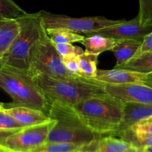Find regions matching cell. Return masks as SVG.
<instances>
[{
  "mask_svg": "<svg viewBox=\"0 0 152 152\" xmlns=\"http://www.w3.org/2000/svg\"><path fill=\"white\" fill-rule=\"evenodd\" d=\"M0 88L13 99L12 102L3 103L4 109L25 106L40 110L49 116L51 104L34 76L27 70L3 65L0 68Z\"/></svg>",
  "mask_w": 152,
  "mask_h": 152,
  "instance_id": "1",
  "label": "cell"
},
{
  "mask_svg": "<svg viewBox=\"0 0 152 152\" xmlns=\"http://www.w3.org/2000/svg\"><path fill=\"white\" fill-rule=\"evenodd\" d=\"M125 103L107 94L80 101L72 107L81 121L92 132L100 135L112 134L122 122Z\"/></svg>",
  "mask_w": 152,
  "mask_h": 152,
  "instance_id": "2",
  "label": "cell"
},
{
  "mask_svg": "<svg viewBox=\"0 0 152 152\" xmlns=\"http://www.w3.org/2000/svg\"><path fill=\"white\" fill-rule=\"evenodd\" d=\"M37 84L44 93L49 103L58 101L73 106L80 101L93 96L107 94L102 82L96 79H59L43 74L34 76Z\"/></svg>",
  "mask_w": 152,
  "mask_h": 152,
  "instance_id": "3",
  "label": "cell"
},
{
  "mask_svg": "<svg viewBox=\"0 0 152 152\" xmlns=\"http://www.w3.org/2000/svg\"><path fill=\"white\" fill-rule=\"evenodd\" d=\"M49 117L56 123L51 129L46 142H66L86 145L101 138L89 129L71 105L58 101L51 103Z\"/></svg>",
  "mask_w": 152,
  "mask_h": 152,
  "instance_id": "4",
  "label": "cell"
},
{
  "mask_svg": "<svg viewBox=\"0 0 152 152\" xmlns=\"http://www.w3.org/2000/svg\"><path fill=\"white\" fill-rule=\"evenodd\" d=\"M20 26L19 34L1 58L3 65L28 71L31 51L44 29L41 13H28L16 19Z\"/></svg>",
  "mask_w": 152,
  "mask_h": 152,
  "instance_id": "5",
  "label": "cell"
},
{
  "mask_svg": "<svg viewBox=\"0 0 152 152\" xmlns=\"http://www.w3.org/2000/svg\"><path fill=\"white\" fill-rule=\"evenodd\" d=\"M28 71L34 76L43 74L59 79L72 80L81 77L72 74L66 69L62 56L55 48L46 28L43 30L40 39L31 50Z\"/></svg>",
  "mask_w": 152,
  "mask_h": 152,
  "instance_id": "6",
  "label": "cell"
},
{
  "mask_svg": "<svg viewBox=\"0 0 152 152\" xmlns=\"http://www.w3.org/2000/svg\"><path fill=\"white\" fill-rule=\"evenodd\" d=\"M43 26L46 29L63 28L77 33L97 31L122 22V20H111L104 16L73 18L40 10Z\"/></svg>",
  "mask_w": 152,
  "mask_h": 152,
  "instance_id": "7",
  "label": "cell"
},
{
  "mask_svg": "<svg viewBox=\"0 0 152 152\" xmlns=\"http://www.w3.org/2000/svg\"><path fill=\"white\" fill-rule=\"evenodd\" d=\"M56 120L26 126L6 139L3 146L13 152H29L45 143Z\"/></svg>",
  "mask_w": 152,
  "mask_h": 152,
  "instance_id": "8",
  "label": "cell"
},
{
  "mask_svg": "<svg viewBox=\"0 0 152 152\" xmlns=\"http://www.w3.org/2000/svg\"><path fill=\"white\" fill-rule=\"evenodd\" d=\"M152 31V25H142L140 23L139 16H136L129 21L124 20L122 22L106 27L101 29L89 32L78 33L85 37L92 35H99L113 39L117 41L133 39L142 42L143 39Z\"/></svg>",
  "mask_w": 152,
  "mask_h": 152,
  "instance_id": "9",
  "label": "cell"
},
{
  "mask_svg": "<svg viewBox=\"0 0 152 152\" xmlns=\"http://www.w3.org/2000/svg\"><path fill=\"white\" fill-rule=\"evenodd\" d=\"M108 94L124 102L152 104V87L142 84H107L102 83Z\"/></svg>",
  "mask_w": 152,
  "mask_h": 152,
  "instance_id": "10",
  "label": "cell"
},
{
  "mask_svg": "<svg viewBox=\"0 0 152 152\" xmlns=\"http://www.w3.org/2000/svg\"><path fill=\"white\" fill-rule=\"evenodd\" d=\"M95 79L107 84H142L152 87V73L145 74L118 68L98 70Z\"/></svg>",
  "mask_w": 152,
  "mask_h": 152,
  "instance_id": "11",
  "label": "cell"
},
{
  "mask_svg": "<svg viewBox=\"0 0 152 152\" xmlns=\"http://www.w3.org/2000/svg\"><path fill=\"white\" fill-rule=\"evenodd\" d=\"M123 117L117 130L112 134L124 132L134 123L142 119L152 116V104L139 103L134 102H125Z\"/></svg>",
  "mask_w": 152,
  "mask_h": 152,
  "instance_id": "12",
  "label": "cell"
},
{
  "mask_svg": "<svg viewBox=\"0 0 152 152\" xmlns=\"http://www.w3.org/2000/svg\"><path fill=\"white\" fill-rule=\"evenodd\" d=\"M19 123L25 126H31L52 121L49 116L40 110L25 106H16L5 109Z\"/></svg>",
  "mask_w": 152,
  "mask_h": 152,
  "instance_id": "13",
  "label": "cell"
},
{
  "mask_svg": "<svg viewBox=\"0 0 152 152\" xmlns=\"http://www.w3.org/2000/svg\"><path fill=\"white\" fill-rule=\"evenodd\" d=\"M19 30L20 26L16 19L0 17V59L12 45Z\"/></svg>",
  "mask_w": 152,
  "mask_h": 152,
  "instance_id": "14",
  "label": "cell"
},
{
  "mask_svg": "<svg viewBox=\"0 0 152 152\" xmlns=\"http://www.w3.org/2000/svg\"><path fill=\"white\" fill-rule=\"evenodd\" d=\"M141 43L142 42L133 39L118 41L111 50L116 59V65L115 66L123 65L134 57Z\"/></svg>",
  "mask_w": 152,
  "mask_h": 152,
  "instance_id": "15",
  "label": "cell"
},
{
  "mask_svg": "<svg viewBox=\"0 0 152 152\" xmlns=\"http://www.w3.org/2000/svg\"><path fill=\"white\" fill-rule=\"evenodd\" d=\"M117 42V40L108 37L92 35L85 37L80 42L85 47V52L99 55L106 50H111Z\"/></svg>",
  "mask_w": 152,
  "mask_h": 152,
  "instance_id": "16",
  "label": "cell"
},
{
  "mask_svg": "<svg viewBox=\"0 0 152 152\" xmlns=\"http://www.w3.org/2000/svg\"><path fill=\"white\" fill-rule=\"evenodd\" d=\"M114 68L151 74L152 73V51L146 52L131 58L125 64L119 66H115Z\"/></svg>",
  "mask_w": 152,
  "mask_h": 152,
  "instance_id": "17",
  "label": "cell"
},
{
  "mask_svg": "<svg viewBox=\"0 0 152 152\" xmlns=\"http://www.w3.org/2000/svg\"><path fill=\"white\" fill-rule=\"evenodd\" d=\"M47 34L55 43L80 42L85 38L82 34L63 28H55L46 29Z\"/></svg>",
  "mask_w": 152,
  "mask_h": 152,
  "instance_id": "18",
  "label": "cell"
},
{
  "mask_svg": "<svg viewBox=\"0 0 152 152\" xmlns=\"http://www.w3.org/2000/svg\"><path fill=\"white\" fill-rule=\"evenodd\" d=\"M131 144L113 136L100 138L95 152H126Z\"/></svg>",
  "mask_w": 152,
  "mask_h": 152,
  "instance_id": "19",
  "label": "cell"
},
{
  "mask_svg": "<svg viewBox=\"0 0 152 152\" xmlns=\"http://www.w3.org/2000/svg\"><path fill=\"white\" fill-rule=\"evenodd\" d=\"M98 54L83 53L78 56L80 65V75L86 79H95L97 76V65H98Z\"/></svg>",
  "mask_w": 152,
  "mask_h": 152,
  "instance_id": "20",
  "label": "cell"
},
{
  "mask_svg": "<svg viewBox=\"0 0 152 152\" xmlns=\"http://www.w3.org/2000/svg\"><path fill=\"white\" fill-rule=\"evenodd\" d=\"M83 146L66 142H45L29 152H73Z\"/></svg>",
  "mask_w": 152,
  "mask_h": 152,
  "instance_id": "21",
  "label": "cell"
},
{
  "mask_svg": "<svg viewBox=\"0 0 152 152\" xmlns=\"http://www.w3.org/2000/svg\"><path fill=\"white\" fill-rule=\"evenodd\" d=\"M26 13L13 0H0V17L16 19Z\"/></svg>",
  "mask_w": 152,
  "mask_h": 152,
  "instance_id": "22",
  "label": "cell"
},
{
  "mask_svg": "<svg viewBox=\"0 0 152 152\" xmlns=\"http://www.w3.org/2000/svg\"><path fill=\"white\" fill-rule=\"evenodd\" d=\"M26 127L19 123L12 115L7 112L4 108H0V129L12 130V129H22Z\"/></svg>",
  "mask_w": 152,
  "mask_h": 152,
  "instance_id": "23",
  "label": "cell"
},
{
  "mask_svg": "<svg viewBox=\"0 0 152 152\" xmlns=\"http://www.w3.org/2000/svg\"><path fill=\"white\" fill-rule=\"evenodd\" d=\"M138 16L142 25H152V0H139Z\"/></svg>",
  "mask_w": 152,
  "mask_h": 152,
  "instance_id": "24",
  "label": "cell"
},
{
  "mask_svg": "<svg viewBox=\"0 0 152 152\" xmlns=\"http://www.w3.org/2000/svg\"><path fill=\"white\" fill-rule=\"evenodd\" d=\"M128 129L138 135H152V116L134 123Z\"/></svg>",
  "mask_w": 152,
  "mask_h": 152,
  "instance_id": "25",
  "label": "cell"
},
{
  "mask_svg": "<svg viewBox=\"0 0 152 152\" xmlns=\"http://www.w3.org/2000/svg\"><path fill=\"white\" fill-rule=\"evenodd\" d=\"M55 48L62 57L68 56H80L84 50L80 47L74 46L71 43H55Z\"/></svg>",
  "mask_w": 152,
  "mask_h": 152,
  "instance_id": "26",
  "label": "cell"
},
{
  "mask_svg": "<svg viewBox=\"0 0 152 152\" xmlns=\"http://www.w3.org/2000/svg\"><path fill=\"white\" fill-rule=\"evenodd\" d=\"M62 59L64 65L70 73L75 74V75L81 77L78 56H63V57H62Z\"/></svg>",
  "mask_w": 152,
  "mask_h": 152,
  "instance_id": "27",
  "label": "cell"
},
{
  "mask_svg": "<svg viewBox=\"0 0 152 152\" xmlns=\"http://www.w3.org/2000/svg\"><path fill=\"white\" fill-rule=\"evenodd\" d=\"M150 51H152V31L149 33V34H148L147 36H145V37L143 39L139 48V49L137 50V51L136 52L134 57L139 56V55L142 54V53H146V52Z\"/></svg>",
  "mask_w": 152,
  "mask_h": 152,
  "instance_id": "28",
  "label": "cell"
},
{
  "mask_svg": "<svg viewBox=\"0 0 152 152\" xmlns=\"http://www.w3.org/2000/svg\"><path fill=\"white\" fill-rule=\"evenodd\" d=\"M20 129H12V130H4V129H0V145H3L4 141L6 140L8 137H10V135L13 134L14 133H16V132H18Z\"/></svg>",
  "mask_w": 152,
  "mask_h": 152,
  "instance_id": "29",
  "label": "cell"
},
{
  "mask_svg": "<svg viewBox=\"0 0 152 152\" xmlns=\"http://www.w3.org/2000/svg\"><path fill=\"white\" fill-rule=\"evenodd\" d=\"M98 140H96L93 141V142H91V143L83 146V148H80V149L78 150H76V151L73 152H95V149H96L97 143H98Z\"/></svg>",
  "mask_w": 152,
  "mask_h": 152,
  "instance_id": "30",
  "label": "cell"
},
{
  "mask_svg": "<svg viewBox=\"0 0 152 152\" xmlns=\"http://www.w3.org/2000/svg\"><path fill=\"white\" fill-rule=\"evenodd\" d=\"M126 152H148L145 148L134 146L131 145Z\"/></svg>",
  "mask_w": 152,
  "mask_h": 152,
  "instance_id": "31",
  "label": "cell"
},
{
  "mask_svg": "<svg viewBox=\"0 0 152 152\" xmlns=\"http://www.w3.org/2000/svg\"><path fill=\"white\" fill-rule=\"evenodd\" d=\"M7 151H10V149H8V148H6V147L0 145V152H7Z\"/></svg>",
  "mask_w": 152,
  "mask_h": 152,
  "instance_id": "32",
  "label": "cell"
},
{
  "mask_svg": "<svg viewBox=\"0 0 152 152\" xmlns=\"http://www.w3.org/2000/svg\"><path fill=\"white\" fill-rule=\"evenodd\" d=\"M145 148V149L147 150V151L148 152H152V146L146 147V148Z\"/></svg>",
  "mask_w": 152,
  "mask_h": 152,
  "instance_id": "33",
  "label": "cell"
},
{
  "mask_svg": "<svg viewBox=\"0 0 152 152\" xmlns=\"http://www.w3.org/2000/svg\"><path fill=\"white\" fill-rule=\"evenodd\" d=\"M3 66V63H2V61H1V59H0V68Z\"/></svg>",
  "mask_w": 152,
  "mask_h": 152,
  "instance_id": "34",
  "label": "cell"
},
{
  "mask_svg": "<svg viewBox=\"0 0 152 152\" xmlns=\"http://www.w3.org/2000/svg\"><path fill=\"white\" fill-rule=\"evenodd\" d=\"M0 108H3V103L0 102Z\"/></svg>",
  "mask_w": 152,
  "mask_h": 152,
  "instance_id": "35",
  "label": "cell"
},
{
  "mask_svg": "<svg viewBox=\"0 0 152 152\" xmlns=\"http://www.w3.org/2000/svg\"><path fill=\"white\" fill-rule=\"evenodd\" d=\"M7 152H13V151H7Z\"/></svg>",
  "mask_w": 152,
  "mask_h": 152,
  "instance_id": "36",
  "label": "cell"
}]
</instances>
